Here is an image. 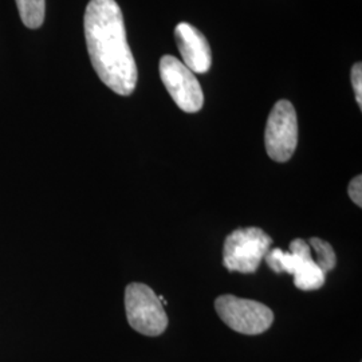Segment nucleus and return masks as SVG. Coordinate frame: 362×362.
<instances>
[{"mask_svg":"<svg viewBox=\"0 0 362 362\" xmlns=\"http://www.w3.org/2000/svg\"><path fill=\"white\" fill-rule=\"evenodd\" d=\"M125 310L130 327L144 336H160L168 326L163 302L149 286L144 284H130L127 287Z\"/></svg>","mask_w":362,"mask_h":362,"instance_id":"4","label":"nucleus"},{"mask_svg":"<svg viewBox=\"0 0 362 362\" xmlns=\"http://www.w3.org/2000/svg\"><path fill=\"white\" fill-rule=\"evenodd\" d=\"M22 22L28 28H39L45 21V0H15Z\"/></svg>","mask_w":362,"mask_h":362,"instance_id":"9","label":"nucleus"},{"mask_svg":"<svg viewBox=\"0 0 362 362\" xmlns=\"http://www.w3.org/2000/svg\"><path fill=\"white\" fill-rule=\"evenodd\" d=\"M272 245V238L258 227L235 230L224 242L223 263L228 272L254 274Z\"/></svg>","mask_w":362,"mask_h":362,"instance_id":"3","label":"nucleus"},{"mask_svg":"<svg viewBox=\"0 0 362 362\" xmlns=\"http://www.w3.org/2000/svg\"><path fill=\"white\" fill-rule=\"evenodd\" d=\"M269 267L276 274L287 272L294 276V285L299 290H318L325 285L326 272L315 263L311 248L303 239H296L290 243V251L274 248L264 257Z\"/></svg>","mask_w":362,"mask_h":362,"instance_id":"2","label":"nucleus"},{"mask_svg":"<svg viewBox=\"0 0 362 362\" xmlns=\"http://www.w3.org/2000/svg\"><path fill=\"white\" fill-rule=\"evenodd\" d=\"M351 85L356 93V101L362 109V65L360 62L351 67Z\"/></svg>","mask_w":362,"mask_h":362,"instance_id":"11","label":"nucleus"},{"mask_svg":"<svg viewBox=\"0 0 362 362\" xmlns=\"http://www.w3.org/2000/svg\"><path fill=\"white\" fill-rule=\"evenodd\" d=\"M83 26L91 65L97 76L117 94L130 95L136 89L139 71L116 0H90Z\"/></svg>","mask_w":362,"mask_h":362,"instance_id":"1","label":"nucleus"},{"mask_svg":"<svg viewBox=\"0 0 362 362\" xmlns=\"http://www.w3.org/2000/svg\"><path fill=\"white\" fill-rule=\"evenodd\" d=\"M160 77L175 104L185 113H196L204 104L202 86L187 66L173 55H164L160 61Z\"/></svg>","mask_w":362,"mask_h":362,"instance_id":"7","label":"nucleus"},{"mask_svg":"<svg viewBox=\"0 0 362 362\" xmlns=\"http://www.w3.org/2000/svg\"><path fill=\"white\" fill-rule=\"evenodd\" d=\"M220 320L235 332L257 336L272 327L274 313L266 305L235 296H221L215 300Z\"/></svg>","mask_w":362,"mask_h":362,"instance_id":"5","label":"nucleus"},{"mask_svg":"<svg viewBox=\"0 0 362 362\" xmlns=\"http://www.w3.org/2000/svg\"><path fill=\"white\" fill-rule=\"evenodd\" d=\"M310 248H314L315 252V263L321 267L324 272H332L334 270L337 264V257L334 250L330 243L325 242L320 238H311L309 242Z\"/></svg>","mask_w":362,"mask_h":362,"instance_id":"10","label":"nucleus"},{"mask_svg":"<svg viewBox=\"0 0 362 362\" xmlns=\"http://www.w3.org/2000/svg\"><path fill=\"white\" fill-rule=\"evenodd\" d=\"M350 199L353 200L354 204H357L358 207H362V176L358 175L357 177H354L350 181L349 189Z\"/></svg>","mask_w":362,"mask_h":362,"instance_id":"12","label":"nucleus"},{"mask_svg":"<svg viewBox=\"0 0 362 362\" xmlns=\"http://www.w3.org/2000/svg\"><path fill=\"white\" fill-rule=\"evenodd\" d=\"M175 38L184 61L182 64L194 73L206 74L212 62L206 37L192 25L179 23L175 28Z\"/></svg>","mask_w":362,"mask_h":362,"instance_id":"8","label":"nucleus"},{"mask_svg":"<svg viewBox=\"0 0 362 362\" xmlns=\"http://www.w3.org/2000/svg\"><path fill=\"white\" fill-rule=\"evenodd\" d=\"M264 144L269 157L276 163L288 161L298 144V121L291 103L282 100L272 107L264 132Z\"/></svg>","mask_w":362,"mask_h":362,"instance_id":"6","label":"nucleus"}]
</instances>
